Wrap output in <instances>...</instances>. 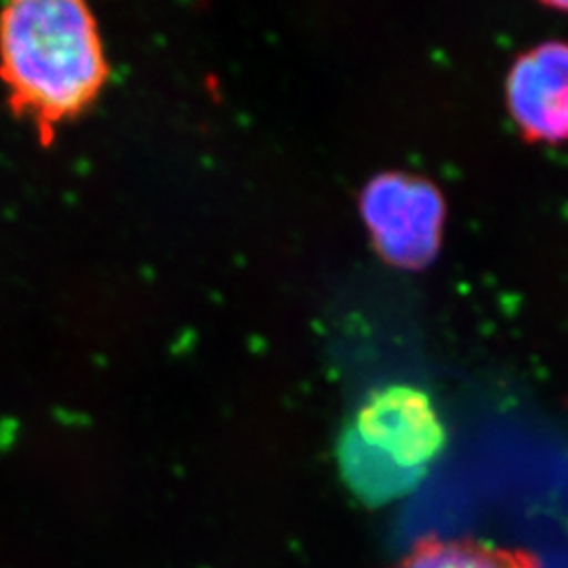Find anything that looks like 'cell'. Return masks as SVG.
<instances>
[{"instance_id": "cell-4", "label": "cell", "mask_w": 568, "mask_h": 568, "mask_svg": "<svg viewBox=\"0 0 568 568\" xmlns=\"http://www.w3.org/2000/svg\"><path fill=\"white\" fill-rule=\"evenodd\" d=\"M506 100L528 142H568V42H541L518 55L509 68Z\"/></svg>"}, {"instance_id": "cell-3", "label": "cell", "mask_w": 568, "mask_h": 568, "mask_svg": "<svg viewBox=\"0 0 568 568\" xmlns=\"http://www.w3.org/2000/svg\"><path fill=\"white\" fill-rule=\"evenodd\" d=\"M361 211L377 253L389 264L419 270L436 257L447 213L434 183L384 173L366 185Z\"/></svg>"}, {"instance_id": "cell-2", "label": "cell", "mask_w": 568, "mask_h": 568, "mask_svg": "<svg viewBox=\"0 0 568 568\" xmlns=\"http://www.w3.org/2000/svg\"><path fill=\"white\" fill-rule=\"evenodd\" d=\"M447 445L445 424L429 394L408 384L373 389L339 440L347 487L368 506L410 493Z\"/></svg>"}, {"instance_id": "cell-5", "label": "cell", "mask_w": 568, "mask_h": 568, "mask_svg": "<svg viewBox=\"0 0 568 568\" xmlns=\"http://www.w3.org/2000/svg\"><path fill=\"white\" fill-rule=\"evenodd\" d=\"M392 568H541L525 549L499 548L476 539L426 537Z\"/></svg>"}, {"instance_id": "cell-1", "label": "cell", "mask_w": 568, "mask_h": 568, "mask_svg": "<svg viewBox=\"0 0 568 568\" xmlns=\"http://www.w3.org/2000/svg\"><path fill=\"white\" fill-rule=\"evenodd\" d=\"M108 61L91 9L79 0H18L0 11V81L21 119L49 140L102 93Z\"/></svg>"}]
</instances>
